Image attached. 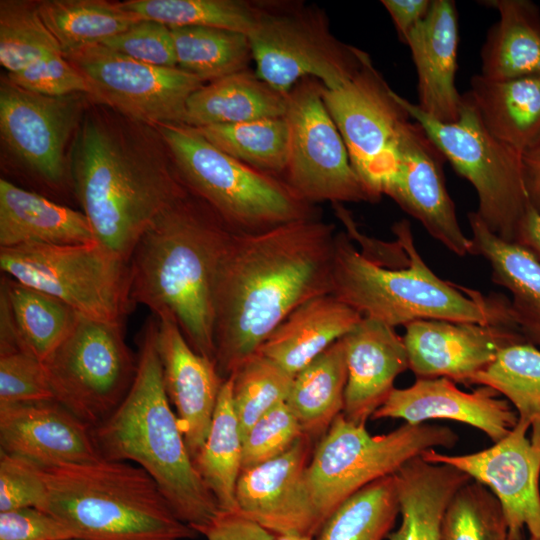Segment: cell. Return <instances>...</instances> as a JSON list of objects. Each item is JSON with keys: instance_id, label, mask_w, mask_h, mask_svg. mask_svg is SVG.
<instances>
[{"instance_id": "cell-1", "label": "cell", "mask_w": 540, "mask_h": 540, "mask_svg": "<svg viewBox=\"0 0 540 540\" xmlns=\"http://www.w3.org/2000/svg\"><path fill=\"white\" fill-rule=\"evenodd\" d=\"M335 226L320 218L233 233L214 292L215 362L229 378L304 302L332 291Z\"/></svg>"}, {"instance_id": "cell-2", "label": "cell", "mask_w": 540, "mask_h": 540, "mask_svg": "<svg viewBox=\"0 0 540 540\" xmlns=\"http://www.w3.org/2000/svg\"><path fill=\"white\" fill-rule=\"evenodd\" d=\"M73 144L74 193L98 243L129 263L144 232L188 194L161 137L106 117L82 119Z\"/></svg>"}, {"instance_id": "cell-3", "label": "cell", "mask_w": 540, "mask_h": 540, "mask_svg": "<svg viewBox=\"0 0 540 540\" xmlns=\"http://www.w3.org/2000/svg\"><path fill=\"white\" fill-rule=\"evenodd\" d=\"M233 233L188 192L152 222L129 259L133 304L171 314L190 346L214 362L215 285Z\"/></svg>"}, {"instance_id": "cell-4", "label": "cell", "mask_w": 540, "mask_h": 540, "mask_svg": "<svg viewBox=\"0 0 540 540\" xmlns=\"http://www.w3.org/2000/svg\"><path fill=\"white\" fill-rule=\"evenodd\" d=\"M152 315L138 339L137 371L116 409L92 427L101 456L144 469L157 483L176 515L197 532L220 511L197 472L171 408L156 346Z\"/></svg>"}, {"instance_id": "cell-5", "label": "cell", "mask_w": 540, "mask_h": 540, "mask_svg": "<svg viewBox=\"0 0 540 540\" xmlns=\"http://www.w3.org/2000/svg\"><path fill=\"white\" fill-rule=\"evenodd\" d=\"M392 230L408 256V264L399 269L369 259L347 233H336L333 295L363 318L391 327L421 319L517 325L506 297L486 298L439 278L417 251L408 221L395 223Z\"/></svg>"}, {"instance_id": "cell-6", "label": "cell", "mask_w": 540, "mask_h": 540, "mask_svg": "<svg viewBox=\"0 0 540 540\" xmlns=\"http://www.w3.org/2000/svg\"><path fill=\"white\" fill-rule=\"evenodd\" d=\"M42 468L44 510L80 540H188L199 533L174 512L153 478L125 461Z\"/></svg>"}, {"instance_id": "cell-7", "label": "cell", "mask_w": 540, "mask_h": 540, "mask_svg": "<svg viewBox=\"0 0 540 540\" xmlns=\"http://www.w3.org/2000/svg\"><path fill=\"white\" fill-rule=\"evenodd\" d=\"M189 193L203 201L234 233H260L320 218L315 205L296 197L278 177L254 169L209 143L185 124L155 127Z\"/></svg>"}, {"instance_id": "cell-8", "label": "cell", "mask_w": 540, "mask_h": 540, "mask_svg": "<svg viewBox=\"0 0 540 540\" xmlns=\"http://www.w3.org/2000/svg\"><path fill=\"white\" fill-rule=\"evenodd\" d=\"M339 414L313 449L305 471L307 489L321 526L350 496L409 460L436 447L452 448L458 435L449 427L404 423L382 435Z\"/></svg>"}, {"instance_id": "cell-9", "label": "cell", "mask_w": 540, "mask_h": 540, "mask_svg": "<svg viewBox=\"0 0 540 540\" xmlns=\"http://www.w3.org/2000/svg\"><path fill=\"white\" fill-rule=\"evenodd\" d=\"M397 100L457 173L472 184L478 197L476 213L482 222L496 236L515 243L530 206L522 153L488 131L466 95L460 117L452 123L433 119L398 93Z\"/></svg>"}, {"instance_id": "cell-10", "label": "cell", "mask_w": 540, "mask_h": 540, "mask_svg": "<svg viewBox=\"0 0 540 540\" xmlns=\"http://www.w3.org/2000/svg\"><path fill=\"white\" fill-rule=\"evenodd\" d=\"M0 268L89 319L123 325L135 307L129 263L98 242L0 248Z\"/></svg>"}, {"instance_id": "cell-11", "label": "cell", "mask_w": 540, "mask_h": 540, "mask_svg": "<svg viewBox=\"0 0 540 540\" xmlns=\"http://www.w3.org/2000/svg\"><path fill=\"white\" fill-rule=\"evenodd\" d=\"M258 16L248 37L256 75L283 93L314 78L326 88L348 79L365 51L331 32L326 13L303 2L258 1Z\"/></svg>"}, {"instance_id": "cell-12", "label": "cell", "mask_w": 540, "mask_h": 540, "mask_svg": "<svg viewBox=\"0 0 540 540\" xmlns=\"http://www.w3.org/2000/svg\"><path fill=\"white\" fill-rule=\"evenodd\" d=\"M43 364L55 401L94 427L128 393L137 355L125 341L123 325L80 316Z\"/></svg>"}, {"instance_id": "cell-13", "label": "cell", "mask_w": 540, "mask_h": 540, "mask_svg": "<svg viewBox=\"0 0 540 540\" xmlns=\"http://www.w3.org/2000/svg\"><path fill=\"white\" fill-rule=\"evenodd\" d=\"M323 84L299 81L288 92L284 115L288 158L281 180L302 201L374 202L353 169L346 145L323 101Z\"/></svg>"}, {"instance_id": "cell-14", "label": "cell", "mask_w": 540, "mask_h": 540, "mask_svg": "<svg viewBox=\"0 0 540 540\" xmlns=\"http://www.w3.org/2000/svg\"><path fill=\"white\" fill-rule=\"evenodd\" d=\"M322 95L353 169L378 201L395 167L398 137L410 115L367 52L348 79L334 88L323 87Z\"/></svg>"}, {"instance_id": "cell-15", "label": "cell", "mask_w": 540, "mask_h": 540, "mask_svg": "<svg viewBox=\"0 0 540 540\" xmlns=\"http://www.w3.org/2000/svg\"><path fill=\"white\" fill-rule=\"evenodd\" d=\"M65 57L93 86L96 101L152 127L184 124L187 101L204 84L178 67L146 64L102 44Z\"/></svg>"}, {"instance_id": "cell-16", "label": "cell", "mask_w": 540, "mask_h": 540, "mask_svg": "<svg viewBox=\"0 0 540 540\" xmlns=\"http://www.w3.org/2000/svg\"><path fill=\"white\" fill-rule=\"evenodd\" d=\"M421 458L455 467L486 486L500 503L510 540H522L525 529L540 539V422L531 426L518 418L504 438L474 453L429 449Z\"/></svg>"}, {"instance_id": "cell-17", "label": "cell", "mask_w": 540, "mask_h": 540, "mask_svg": "<svg viewBox=\"0 0 540 540\" xmlns=\"http://www.w3.org/2000/svg\"><path fill=\"white\" fill-rule=\"evenodd\" d=\"M85 94L47 96L6 77L0 84V134L18 158L44 182L66 181L65 148L82 121Z\"/></svg>"}, {"instance_id": "cell-18", "label": "cell", "mask_w": 540, "mask_h": 540, "mask_svg": "<svg viewBox=\"0 0 540 540\" xmlns=\"http://www.w3.org/2000/svg\"><path fill=\"white\" fill-rule=\"evenodd\" d=\"M395 167L382 195L392 198L452 253L473 255V242L462 231L443 177L445 159L424 129L412 118L396 145Z\"/></svg>"}, {"instance_id": "cell-19", "label": "cell", "mask_w": 540, "mask_h": 540, "mask_svg": "<svg viewBox=\"0 0 540 540\" xmlns=\"http://www.w3.org/2000/svg\"><path fill=\"white\" fill-rule=\"evenodd\" d=\"M312 442L303 435L281 455L243 469L236 485L238 511L274 535L314 538L321 524L305 480Z\"/></svg>"}, {"instance_id": "cell-20", "label": "cell", "mask_w": 540, "mask_h": 540, "mask_svg": "<svg viewBox=\"0 0 540 540\" xmlns=\"http://www.w3.org/2000/svg\"><path fill=\"white\" fill-rule=\"evenodd\" d=\"M409 369L417 378L469 379L513 344L526 342L517 325L437 319L415 320L402 336Z\"/></svg>"}, {"instance_id": "cell-21", "label": "cell", "mask_w": 540, "mask_h": 540, "mask_svg": "<svg viewBox=\"0 0 540 540\" xmlns=\"http://www.w3.org/2000/svg\"><path fill=\"white\" fill-rule=\"evenodd\" d=\"M0 451L43 468L103 459L92 427L55 400L0 407Z\"/></svg>"}, {"instance_id": "cell-22", "label": "cell", "mask_w": 540, "mask_h": 540, "mask_svg": "<svg viewBox=\"0 0 540 540\" xmlns=\"http://www.w3.org/2000/svg\"><path fill=\"white\" fill-rule=\"evenodd\" d=\"M155 317L164 387L193 459L208 435L225 379L214 361L190 346L171 314Z\"/></svg>"}, {"instance_id": "cell-23", "label": "cell", "mask_w": 540, "mask_h": 540, "mask_svg": "<svg viewBox=\"0 0 540 540\" xmlns=\"http://www.w3.org/2000/svg\"><path fill=\"white\" fill-rule=\"evenodd\" d=\"M499 395L487 386L465 392L448 378H417L409 387L394 388L371 419H402L409 424L448 419L482 431L495 443L518 422L515 409Z\"/></svg>"}, {"instance_id": "cell-24", "label": "cell", "mask_w": 540, "mask_h": 540, "mask_svg": "<svg viewBox=\"0 0 540 540\" xmlns=\"http://www.w3.org/2000/svg\"><path fill=\"white\" fill-rule=\"evenodd\" d=\"M347 364L344 416L366 424L394 390L398 375L409 369L403 338L394 327L363 318L343 337Z\"/></svg>"}, {"instance_id": "cell-25", "label": "cell", "mask_w": 540, "mask_h": 540, "mask_svg": "<svg viewBox=\"0 0 540 540\" xmlns=\"http://www.w3.org/2000/svg\"><path fill=\"white\" fill-rule=\"evenodd\" d=\"M410 48L418 77V107L433 119H459L463 96L456 84L458 15L451 0H432L426 16L410 31Z\"/></svg>"}, {"instance_id": "cell-26", "label": "cell", "mask_w": 540, "mask_h": 540, "mask_svg": "<svg viewBox=\"0 0 540 540\" xmlns=\"http://www.w3.org/2000/svg\"><path fill=\"white\" fill-rule=\"evenodd\" d=\"M362 319L356 310L332 293L319 295L294 309L258 352L294 377Z\"/></svg>"}, {"instance_id": "cell-27", "label": "cell", "mask_w": 540, "mask_h": 540, "mask_svg": "<svg viewBox=\"0 0 540 540\" xmlns=\"http://www.w3.org/2000/svg\"><path fill=\"white\" fill-rule=\"evenodd\" d=\"M97 242L83 212L0 179V248Z\"/></svg>"}, {"instance_id": "cell-28", "label": "cell", "mask_w": 540, "mask_h": 540, "mask_svg": "<svg viewBox=\"0 0 540 540\" xmlns=\"http://www.w3.org/2000/svg\"><path fill=\"white\" fill-rule=\"evenodd\" d=\"M400 524L388 540H441V522L453 495L470 477L447 464L421 456L406 462L394 474Z\"/></svg>"}, {"instance_id": "cell-29", "label": "cell", "mask_w": 540, "mask_h": 540, "mask_svg": "<svg viewBox=\"0 0 540 540\" xmlns=\"http://www.w3.org/2000/svg\"><path fill=\"white\" fill-rule=\"evenodd\" d=\"M473 255L486 259L492 280L511 293V311L527 343L540 349V261L525 247L492 233L475 212L468 213Z\"/></svg>"}, {"instance_id": "cell-30", "label": "cell", "mask_w": 540, "mask_h": 540, "mask_svg": "<svg viewBox=\"0 0 540 540\" xmlns=\"http://www.w3.org/2000/svg\"><path fill=\"white\" fill-rule=\"evenodd\" d=\"M488 131L524 153L540 140V75L496 81L475 75L465 94Z\"/></svg>"}, {"instance_id": "cell-31", "label": "cell", "mask_w": 540, "mask_h": 540, "mask_svg": "<svg viewBox=\"0 0 540 540\" xmlns=\"http://www.w3.org/2000/svg\"><path fill=\"white\" fill-rule=\"evenodd\" d=\"M283 93L249 69L203 84L188 99L185 125L204 127L283 117Z\"/></svg>"}, {"instance_id": "cell-32", "label": "cell", "mask_w": 540, "mask_h": 540, "mask_svg": "<svg viewBox=\"0 0 540 540\" xmlns=\"http://www.w3.org/2000/svg\"><path fill=\"white\" fill-rule=\"evenodd\" d=\"M498 10L481 50V76L503 81L540 75V10L529 0L488 1Z\"/></svg>"}, {"instance_id": "cell-33", "label": "cell", "mask_w": 540, "mask_h": 540, "mask_svg": "<svg viewBox=\"0 0 540 540\" xmlns=\"http://www.w3.org/2000/svg\"><path fill=\"white\" fill-rule=\"evenodd\" d=\"M347 384L345 344L339 339L294 377L287 405L303 434L320 439L343 412Z\"/></svg>"}, {"instance_id": "cell-34", "label": "cell", "mask_w": 540, "mask_h": 540, "mask_svg": "<svg viewBox=\"0 0 540 540\" xmlns=\"http://www.w3.org/2000/svg\"><path fill=\"white\" fill-rule=\"evenodd\" d=\"M233 380H224L208 435L194 466L221 511H238L236 485L242 470V435L233 406Z\"/></svg>"}, {"instance_id": "cell-35", "label": "cell", "mask_w": 540, "mask_h": 540, "mask_svg": "<svg viewBox=\"0 0 540 540\" xmlns=\"http://www.w3.org/2000/svg\"><path fill=\"white\" fill-rule=\"evenodd\" d=\"M8 302L24 350L44 361L69 335L80 315L61 300L3 276Z\"/></svg>"}, {"instance_id": "cell-36", "label": "cell", "mask_w": 540, "mask_h": 540, "mask_svg": "<svg viewBox=\"0 0 540 540\" xmlns=\"http://www.w3.org/2000/svg\"><path fill=\"white\" fill-rule=\"evenodd\" d=\"M39 13L64 56L100 44L141 20L121 3L106 0H42Z\"/></svg>"}, {"instance_id": "cell-37", "label": "cell", "mask_w": 540, "mask_h": 540, "mask_svg": "<svg viewBox=\"0 0 540 540\" xmlns=\"http://www.w3.org/2000/svg\"><path fill=\"white\" fill-rule=\"evenodd\" d=\"M177 65L203 83L244 71L252 57L247 34L216 27H170Z\"/></svg>"}, {"instance_id": "cell-38", "label": "cell", "mask_w": 540, "mask_h": 540, "mask_svg": "<svg viewBox=\"0 0 540 540\" xmlns=\"http://www.w3.org/2000/svg\"><path fill=\"white\" fill-rule=\"evenodd\" d=\"M399 516L394 475L365 486L325 520L314 540H386Z\"/></svg>"}, {"instance_id": "cell-39", "label": "cell", "mask_w": 540, "mask_h": 540, "mask_svg": "<svg viewBox=\"0 0 540 540\" xmlns=\"http://www.w3.org/2000/svg\"><path fill=\"white\" fill-rule=\"evenodd\" d=\"M195 129L227 155L281 179L287 164L289 143L284 116Z\"/></svg>"}, {"instance_id": "cell-40", "label": "cell", "mask_w": 540, "mask_h": 540, "mask_svg": "<svg viewBox=\"0 0 540 540\" xmlns=\"http://www.w3.org/2000/svg\"><path fill=\"white\" fill-rule=\"evenodd\" d=\"M467 384L492 388L514 407L519 419L531 426L540 422V349L532 344L517 343L502 349Z\"/></svg>"}, {"instance_id": "cell-41", "label": "cell", "mask_w": 540, "mask_h": 540, "mask_svg": "<svg viewBox=\"0 0 540 540\" xmlns=\"http://www.w3.org/2000/svg\"><path fill=\"white\" fill-rule=\"evenodd\" d=\"M121 6L141 19L169 27H216L247 35L259 9L258 1L246 0H127Z\"/></svg>"}, {"instance_id": "cell-42", "label": "cell", "mask_w": 540, "mask_h": 540, "mask_svg": "<svg viewBox=\"0 0 540 540\" xmlns=\"http://www.w3.org/2000/svg\"><path fill=\"white\" fill-rule=\"evenodd\" d=\"M52 53L63 54L39 13L37 1L1 0L0 64L7 73L21 71Z\"/></svg>"}, {"instance_id": "cell-43", "label": "cell", "mask_w": 540, "mask_h": 540, "mask_svg": "<svg viewBox=\"0 0 540 540\" xmlns=\"http://www.w3.org/2000/svg\"><path fill=\"white\" fill-rule=\"evenodd\" d=\"M230 377L242 437L264 413L286 402L293 383L291 374L259 352L245 360Z\"/></svg>"}, {"instance_id": "cell-44", "label": "cell", "mask_w": 540, "mask_h": 540, "mask_svg": "<svg viewBox=\"0 0 540 540\" xmlns=\"http://www.w3.org/2000/svg\"><path fill=\"white\" fill-rule=\"evenodd\" d=\"M441 540H510L495 495L474 480L459 488L444 512Z\"/></svg>"}, {"instance_id": "cell-45", "label": "cell", "mask_w": 540, "mask_h": 540, "mask_svg": "<svg viewBox=\"0 0 540 540\" xmlns=\"http://www.w3.org/2000/svg\"><path fill=\"white\" fill-rule=\"evenodd\" d=\"M303 435L299 421L287 403L275 405L242 437V470L281 455Z\"/></svg>"}, {"instance_id": "cell-46", "label": "cell", "mask_w": 540, "mask_h": 540, "mask_svg": "<svg viewBox=\"0 0 540 540\" xmlns=\"http://www.w3.org/2000/svg\"><path fill=\"white\" fill-rule=\"evenodd\" d=\"M52 400L43 361L24 349L0 353V407Z\"/></svg>"}, {"instance_id": "cell-47", "label": "cell", "mask_w": 540, "mask_h": 540, "mask_svg": "<svg viewBox=\"0 0 540 540\" xmlns=\"http://www.w3.org/2000/svg\"><path fill=\"white\" fill-rule=\"evenodd\" d=\"M11 83L47 96L85 94L96 100L86 77L62 54H48L26 68L5 76Z\"/></svg>"}, {"instance_id": "cell-48", "label": "cell", "mask_w": 540, "mask_h": 540, "mask_svg": "<svg viewBox=\"0 0 540 540\" xmlns=\"http://www.w3.org/2000/svg\"><path fill=\"white\" fill-rule=\"evenodd\" d=\"M100 44L146 64L178 67L171 28L157 21L141 19Z\"/></svg>"}, {"instance_id": "cell-49", "label": "cell", "mask_w": 540, "mask_h": 540, "mask_svg": "<svg viewBox=\"0 0 540 540\" xmlns=\"http://www.w3.org/2000/svg\"><path fill=\"white\" fill-rule=\"evenodd\" d=\"M45 500L42 468L29 460L0 451V512L42 509Z\"/></svg>"}, {"instance_id": "cell-50", "label": "cell", "mask_w": 540, "mask_h": 540, "mask_svg": "<svg viewBox=\"0 0 540 540\" xmlns=\"http://www.w3.org/2000/svg\"><path fill=\"white\" fill-rule=\"evenodd\" d=\"M75 533L52 514L37 508L0 512V540H75Z\"/></svg>"}, {"instance_id": "cell-51", "label": "cell", "mask_w": 540, "mask_h": 540, "mask_svg": "<svg viewBox=\"0 0 540 540\" xmlns=\"http://www.w3.org/2000/svg\"><path fill=\"white\" fill-rule=\"evenodd\" d=\"M198 533L207 540H273L275 536L239 511L221 510Z\"/></svg>"}, {"instance_id": "cell-52", "label": "cell", "mask_w": 540, "mask_h": 540, "mask_svg": "<svg viewBox=\"0 0 540 540\" xmlns=\"http://www.w3.org/2000/svg\"><path fill=\"white\" fill-rule=\"evenodd\" d=\"M382 5L391 16L398 37L406 43L410 31L426 16L430 0H382Z\"/></svg>"}, {"instance_id": "cell-53", "label": "cell", "mask_w": 540, "mask_h": 540, "mask_svg": "<svg viewBox=\"0 0 540 540\" xmlns=\"http://www.w3.org/2000/svg\"><path fill=\"white\" fill-rule=\"evenodd\" d=\"M522 163L529 205L540 213V140L522 154Z\"/></svg>"}, {"instance_id": "cell-54", "label": "cell", "mask_w": 540, "mask_h": 540, "mask_svg": "<svg viewBox=\"0 0 540 540\" xmlns=\"http://www.w3.org/2000/svg\"><path fill=\"white\" fill-rule=\"evenodd\" d=\"M515 243L525 247L540 261V213L531 206L520 223Z\"/></svg>"}, {"instance_id": "cell-55", "label": "cell", "mask_w": 540, "mask_h": 540, "mask_svg": "<svg viewBox=\"0 0 540 540\" xmlns=\"http://www.w3.org/2000/svg\"><path fill=\"white\" fill-rule=\"evenodd\" d=\"M273 540H314V538L297 534H281L275 535Z\"/></svg>"}, {"instance_id": "cell-56", "label": "cell", "mask_w": 540, "mask_h": 540, "mask_svg": "<svg viewBox=\"0 0 540 540\" xmlns=\"http://www.w3.org/2000/svg\"><path fill=\"white\" fill-rule=\"evenodd\" d=\"M528 540H540V539H537V538H534V537H529Z\"/></svg>"}, {"instance_id": "cell-57", "label": "cell", "mask_w": 540, "mask_h": 540, "mask_svg": "<svg viewBox=\"0 0 540 540\" xmlns=\"http://www.w3.org/2000/svg\"><path fill=\"white\" fill-rule=\"evenodd\" d=\"M75 540H80V539H75Z\"/></svg>"}]
</instances>
